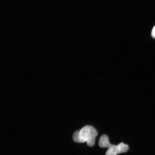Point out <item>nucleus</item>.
Instances as JSON below:
<instances>
[{"instance_id":"2","label":"nucleus","mask_w":155,"mask_h":155,"mask_svg":"<svg viewBox=\"0 0 155 155\" xmlns=\"http://www.w3.org/2000/svg\"><path fill=\"white\" fill-rule=\"evenodd\" d=\"M108 148L106 155H117L127 152L129 150V147L128 145L121 143L116 145L110 144Z\"/></svg>"},{"instance_id":"4","label":"nucleus","mask_w":155,"mask_h":155,"mask_svg":"<svg viewBox=\"0 0 155 155\" xmlns=\"http://www.w3.org/2000/svg\"><path fill=\"white\" fill-rule=\"evenodd\" d=\"M151 35H152V38H155V26L152 29Z\"/></svg>"},{"instance_id":"3","label":"nucleus","mask_w":155,"mask_h":155,"mask_svg":"<svg viewBox=\"0 0 155 155\" xmlns=\"http://www.w3.org/2000/svg\"><path fill=\"white\" fill-rule=\"evenodd\" d=\"M110 144L109 139L107 135H103L101 137L98 142L99 145L101 148H108Z\"/></svg>"},{"instance_id":"1","label":"nucleus","mask_w":155,"mask_h":155,"mask_svg":"<svg viewBox=\"0 0 155 155\" xmlns=\"http://www.w3.org/2000/svg\"><path fill=\"white\" fill-rule=\"evenodd\" d=\"M98 135L97 131L92 126H85L80 130L77 131L74 133L73 139L74 141L78 143L86 142L89 147L94 146L95 139Z\"/></svg>"}]
</instances>
